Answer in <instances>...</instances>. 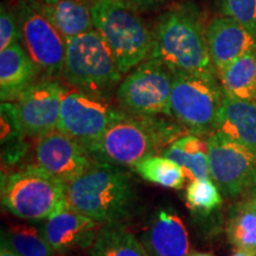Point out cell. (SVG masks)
I'll list each match as a JSON object with an SVG mask.
<instances>
[{"instance_id":"cell-1","label":"cell","mask_w":256,"mask_h":256,"mask_svg":"<svg viewBox=\"0 0 256 256\" xmlns=\"http://www.w3.org/2000/svg\"><path fill=\"white\" fill-rule=\"evenodd\" d=\"M182 128L159 116H142L122 110L106 132L87 147L98 162L134 166L147 156L162 153L178 138Z\"/></svg>"},{"instance_id":"cell-2","label":"cell","mask_w":256,"mask_h":256,"mask_svg":"<svg viewBox=\"0 0 256 256\" xmlns=\"http://www.w3.org/2000/svg\"><path fill=\"white\" fill-rule=\"evenodd\" d=\"M148 58L162 63L174 75H216L206 30L194 10L174 8L160 17Z\"/></svg>"},{"instance_id":"cell-3","label":"cell","mask_w":256,"mask_h":256,"mask_svg":"<svg viewBox=\"0 0 256 256\" xmlns=\"http://www.w3.org/2000/svg\"><path fill=\"white\" fill-rule=\"evenodd\" d=\"M66 200L74 209L101 226L122 223L136 200L132 177L120 166L95 162L66 186Z\"/></svg>"},{"instance_id":"cell-4","label":"cell","mask_w":256,"mask_h":256,"mask_svg":"<svg viewBox=\"0 0 256 256\" xmlns=\"http://www.w3.org/2000/svg\"><path fill=\"white\" fill-rule=\"evenodd\" d=\"M92 18L94 28L110 48L122 74L130 72L151 55L153 34L122 0H95Z\"/></svg>"},{"instance_id":"cell-5","label":"cell","mask_w":256,"mask_h":256,"mask_svg":"<svg viewBox=\"0 0 256 256\" xmlns=\"http://www.w3.org/2000/svg\"><path fill=\"white\" fill-rule=\"evenodd\" d=\"M66 203V185L36 165L2 177V204L18 218L46 220Z\"/></svg>"},{"instance_id":"cell-6","label":"cell","mask_w":256,"mask_h":256,"mask_svg":"<svg viewBox=\"0 0 256 256\" xmlns=\"http://www.w3.org/2000/svg\"><path fill=\"white\" fill-rule=\"evenodd\" d=\"M121 74L113 54L95 28L66 40L62 75L74 88L104 96L121 82Z\"/></svg>"},{"instance_id":"cell-7","label":"cell","mask_w":256,"mask_h":256,"mask_svg":"<svg viewBox=\"0 0 256 256\" xmlns=\"http://www.w3.org/2000/svg\"><path fill=\"white\" fill-rule=\"evenodd\" d=\"M224 92L216 75L174 76L171 115L190 134L203 136L216 132Z\"/></svg>"},{"instance_id":"cell-8","label":"cell","mask_w":256,"mask_h":256,"mask_svg":"<svg viewBox=\"0 0 256 256\" xmlns=\"http://www.w3.org/2000/svg\"><path fill=\"white\" fill-rule=\"evenodd\" d=\"M174 76L159 60L147 58L120 82L116 90L120 110L142 116L171 115Z\"/></svg>"},{"instance_id":"cell-9","label":"cell","mask_w":256,"mask_h":256,"mask_svg":"<svg viewBox=\"0 0 256 256\" xmlns=\"http://www.w3.org/2000/svg\"><path fill=\"white\" fill-rule=\"evenodd\" d=\"M121 113L122 110L114 108L104 96L78 89H66L60 106L57 130L78 140L87 148Z\"/></svg>"},{"instance_id":"cell-10","label":"cell","mask_w":256,"mask_h":256,"mask_svg":"<svg viewBox=\"0 0 256 256\" xmlns=\"http://www.w3.org/2000/svg\"><path fill=\"white\" fill-rule=\"evenodd\" d=\"M17 20L22 40L40 72L46 76L62 74L66 40L60 32L31 0H20L17 6Z\"/></svg>"},{"instance_id":"cell-11","label":"cell","mask_w":256,"mask_h":256,"mask_svg":"<svg viewBox=\"0 0 256 256\" xmlns=\"http://www.w3.org/2000/svg\"><path fill=\"white\" fill-rule=\"evenodd\" d=\"M210 176L223 194L235 197L252 188L256 154L218 132L208 138Z\"/></svg>"},{"instance_id":"cell-12","label":"cell","mask_w":256,"mask_h":256,"mask_svg":"<svg viewBox=\"0 0 256 256\" xmlns=\"http://www.w3.org/2000/svg\"><path fill=\"white\" fill-rule=\"evenodd\" d=\"M66 89L55 80L34 82L17 98L16 110L24 133L40 138L57 130L60 106Z\"/></svg>"},{"instance_id":"cell-13","label":"cell","mask_w":256,"mask_h":256,"mask_svg":"<svg viewBox=\"0 0 256 256\" xmlns=\"http://www.w3.org/2000/svg\"><path fill=\"white\" fill-rule=\"evenodd\" d=\"M34 158L37 168L66 186L95 164L82 144L60 130H54L37 140Z\"/></svg>"},{"instance_id":"cell-14","label":"cell","mask_w":256,"mask_h":256,"mask_svg":"<svg viewBox=\"0 0 256 256\" xmlns=\"http://www.w3.org/2000/svg\"><path fill=\"white\" fill-rule=\"evenodd\" d=\"M101 226L66 203L44 220L40 230L57 255H69L89 250Z\"/></svg>"},{"instance_id":"cell-15","label":"cell","mask_w":256,"mask_h":256,"mask_svg":"<svg viewBox=\"0 0 256 256\" xmlns=\"http://www.w3.org/2000/svg\"><path fill=\"white\" fill-rule=\"evenodd\" d=\"M206 38L217 76L234 60L256 50L255 34L229 17L211 20L206 28Z\"/></svg>"},{"instance_id":"cell-16","label":"cell","mask_w":256,"mask_h":256,"mask_svg":"<svg viewBox=\"0 0 256 256\" xmlns=\"http://www.w3.org/2000/svg\"><path fill=\"white\" fill-rule=\"evenodd\" d=\"M150 256H188L190 250L186 226L177 214L156 211L142 238Z\"/></svg>"},{"instance_id":"cell-17","label":"cell","mask_w":256,"mask_h":256,"mask_svg":"<svg viewBox=\"0 0 256 256\" xmlns=\"http://www.w3.org/2000/svg\"><path fill=\"white\" fill-rule=\"evenodd\" d=\"M216 132L247 147L256 154V102L224 94Z\"/></svg>"},{"instance_id":"cell-18","label":"cell","mask_w":256,"mask_h":256,"mask_svg":"<svg viewBox=\"0 0 256 256\" xmlns=\"http://www.w3.org/2000/svg\"><path fill=\"white\" fill-rule=\"evenodd\" d=\"M40 72L20 43L0 51V96L2 102L17 100L34 82Z\"/></svg>"},{"instance_id":"cell-19","label":"cell","mask_w":256,"mask_h":256,"mask_svg":"<svg viewBox=\"0 0 256 256\" xmlns=\"http://www.w3.org/2000/svg\"><path fill=\"white\" fill-rule=\"evenodd\" d=\"M34 8L52 23L66 40L94 30L92 18V5L84 0H58L56 2H46L31 0Z\"/></svg>"},{"instance_id":"cell-20","label":"cell","mask_w":256,"mask_h":256,"mask_svg":"<svg viewBox=\"0 0 256 256\" xmlns=\"http://www.w3.org/2000/svg\"><path fill=\"white\" fill-rule=\"evenodd\" d=\"M183 168L185 177L190 180L209 179V152L208 142L194 134L178 138L162 153Z\"/></svg>"},{"instance_id":"cell-21","label":"cell","mask_w":256,"mask_h":256,"mask_svg":"<svg viewBox=\"0 0 256 256\" xmlns=\"http://www.w3.org/2000/svg\"><path fill=\"white\" fill-rule=\"evenodd\" d=\"M88 256H150L145 246L122 223L101 226Z\"/></svg>"},{"instance_id":"cell-22","label":"cell","mask_w":256,"mask_h":256,"mask_svg":"<svg viewBox=\"0 0 256 256\" xmlns=\"http://www.w3.org/2000/svg\"><path fill=\"white\" fill-rule=\"evenodd\" d=\"M218 78L226 95L256 102V50L234 60Z\"/></svg>"},{"instance_id":"cell-23","label":"cell","mask_w":256,"mask_h":256,"mask_svg":"<svg viewBox=\"0 0 256 256\" xmlns=\"http://www.w3.org/2000/svg\"><path fill=\"white\" fill-rule=\"evenodd\" d=\"M229 241L238 249L256 250V200L236 204L229 214L226 226Z\"/></svg>"},{"instance_id":"cell-24","label":"cell","mask_w":256,"mask_h":256,"mask_svg":"<svg viewBox=\"0 0 256 256\" xmlns=\"http://www.w3.org/2000/svg\"><path fill=\"white\" fill-rule=\"evenodd\" d=\"M132 168L146 182L174 190L183 188L186 179L183 168L164 156H147Z\"/></svg>"},{"instance_id":"cell-25","label":"cell","mask_w":256,"mask_h":256,"mask_svg":"<svg viewBox=\"0 0 256 256\" xmlns=\"http://www.w3.org/2000/svg\"><path fill=\"white\" fill-rule=\"evenodd\" d=\"M4 238L14 250L20 256H56L40 229L34 224L16 223L4 232Z\"/></svg>"},{"instance_id":"cell-26","label":"cell","mask_w":256,"mask_h":256,"mask_svg":"<svg viewBox=\"0 0 256 256\" xmlns=\"http://www.w3.org/2000/svg\"><path fill=\"white\" fill-rule=\"evenodd\" d=\"M23 127L19 122L16 106L8 102L2 104V160L6 165L14 164L24 151Z\"/></svg>"},{"instance_id":"cell-27","label":"cell","mask_w":256,"mask_h":256,"mask_svg":"<svg viewBox=\"0 0 256 256\" xmlns=\"http://www.w3.org/2000/svg\"><path fill=\"white\" fill-rule=\"evenodd\" d=\"M188 206L200 214H209L222 203V196L217 185L209 179H194L186 188Z\"/></svg>"},{"instance_id":"cell-28","label":"cell","mask_w":256,"mask_h":256,"mask_svg":"<svg viewBox=\"0 0 256 256\" xmlns=\"http://www.w3.org/2000/svg\"><path fill=\"white\" fill-rule=\"evenodd\" d=\"M220 11L256 36V0H222Z\"/></svg>"},{"instance_id":"cell-29","label":"cell","mask_w":256,"mask_h":256,"mask_svg":"<svg viewBox=\"0 0 256 256\" xmlns=\"http://www.w3.org/2000/svg\"><path fill=\"white\" fill-rule=\"evenodd\" d=\"M22 38L17 17L10 12L5 6H2L0 14V51L8 49L12 44L19 43Z\"/></svg>"},{"instance_id":"cell-30","label":"cell","mask_w":256,"mask_h":256,"mask_svg":"<svg viewBox=\"0 0 256 256\" xmlns=\"http://www.w3.org/2000/svg\"><path fill=\"white\" fill-rule=\"evenodd\" d=\"M0 256H20L19 254H17L14 249L10 247V244L8 243V241L2 238V246H0Z\"/></svg>"},{"instance_id":"cell-31","label":"cell","mask_w":256,"mask_h":256,"mask_svg":"<svg viewBox=\"0 0 256 256\" xmlns=\"http://www.w3.org/2000/svg\"><path fill=\"white\" fill-rule=\"evenodd\" d=\"M128 5H134V6H148L154 4L158 0H122Z\"/></svg>"},{"instance_id":"cell-32","label":"cell","mask_w":256,"mask_h":256,"mask_svg":"<svg viewBox=\"0 0 256 256\" xmlns=\"http://www.w3.org/2000/svg\"><path fill=\"white\" fill-rule=\"evenodd\" d=\"M232 256H256V250H248V249H238Z\"/></svg>"},{"instance_id":"cell-33","label":"cell","mask_w":256,"mask_h":256,"mask_svg":"<svg viewBox=\"0 0 256 256\" xmlns=\"http://www.w3.org/2000/svg\"><path fill=\"white\" fill-rule=\"evenodd\" d=\"M188 256H215L212 254H210V252H188Z\"/></svg>"},{"instance_id":"cell-34","label":"cell","mask_w":256,"mask_h":256,"mask_svg":"<svg viewBox=\"0 0 256 256\" xmlns=\"http://www.w3.org/2000/svg\"><path fill=\"white\" fill-rule=\"evenodd\" d=\"M37 2H46V4H51V2H58V0H37Z\"/></svg>"},{"instance_id":"cell-35","label":"cell","mask_w":256,"mask_h":256,"mask_svg":"<svg viewBox=\"0 0 256 256\" xmlns=\"http://www.w3.org/2000/svg\"><path fill=\"white\" fill-rule=\"evenodd\" d=\"M252 190L256 192V174H255V179H254V184H252Z\"/></svg>"},{"instance_id":"cell-36","label":"cell","mask_w":256,"mask_h":256,"mask_svg":"<svg viewBox=\"0 0 256 256\" xmlns=\"http://www.w3.org/2000/svg\"><path fill=\"white\" fill-rule=\"evenodd\" d=\"M254 200H256V197H255V198H254Z\"/></svg>"}]
</instances>
